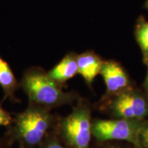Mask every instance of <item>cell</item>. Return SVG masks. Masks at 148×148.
<instances>
[{"mask_svg": "<svg viewBox=\"0 0 148 148\" xmlns=\"http://www.w3.org/2000/svg\"><path fill=\"white\" fill-rule=\"evenodd\" d=\"M19 84L28 98L29 105L49 111L71 99V95L62 91L58 83L53 80L40 66H33L25 70Z\"/></svg>", "mask_w": 148, "mask_h": 148, "instance_id": "cell-2", "label": "cell"}, {"mask_svg": "<svg viewBox=\"0 0 148 148\" xmlns=\"http://www.w3.org/2000/svg\"><path fill=\"white\" fill-rule=\"evenodd\" d=\"M58 130L71 148H88L92 134L89 110L76 107L59 123Z\"/></svg>", "mask_w": 148, "mask_h": 148, "instance_id": "cell-3", "label": "cell"}, {"mask_svg": "<svg viewBox=\"0 0 148 148\" xmlns=\"http://www.w3.org/2000/svg\"><path fill=\"white\" fill-rule=\"evenodd\" d=\"M55 121L54 116L49 110L29 104L25 110L13 116L5 136L12 143L17 142L19 147H39L51 132Z\"/></svg>", "mask_w": 148, "mask_h": 148, "instance_id": "cell-1", "label": "cell"}, {"mask_svg": "<svg viewBox=\"0 0 148 148\" xmlns=\"http://www.w3.org/2000/svg\"><path fill=\"white\" fill-rule=\"evenodd\" d=\"M19 148H24V147H19Z\"/></svg>", "mask_w": 148, "mask_h": 148, "instance_id": "cell-17", "label": "cell"}, {"mask_svg": "<svg viewBox=\"0 0 148 148\" xmlns=\"http://www.w3.org/2000/svg\"><path fill=\"white\" fill-rule=\"evenodd\" d=\"M108 148H117V147H108Z\"/></svg>", "mask_w": 148, "mask_h": 148, "instance_id": "cell-16", "label": "cell"}, {"mask_svg": "<svg viewBox=\"0 0 148 148\" xmlns=\"http://www.w3.org/2000/svg\"><path fill=\"white\" fill-rule=\"evenodd\" d=\"M12 117L10 112L6 111L0 104V125L8 127L12 122Z\"/></svg>", "mask_w": 148, "mask_h": 148, "instance_id": "cell-12", "label": "cell"}, {"mask_svg": "<svg viewBox=\"0 0 148 148\" xmlns=\"http://www.w3.org/2000/svg\"><path fill=\"white\" fill-rule=\"evenodd\" d=\"M100 73L104 79L107 88L110 91H116L127 84L128 81L125 72L115 62L103 63Z\"/></svg>", "mask_w": 148, "mask_h": 148, "instance_id": "cell-7", "label": "cell"}, {"mask_svg": "<svg viewBox=\"0 0 148 148\" xmlns=\"http://www.w3.org/2000/svg\"><path fill=\"white\" fill-rule=\"evenodd\" d=\"M0 86L3 91L2 101L8 99L13 102H18L19 100L15 96L16 90L20 88L19 82L14 76L10 66L0 56Z\"/></svg>", "mask_w": 148, "mask_h": 148, "instance_id": "cell-6", "label": "cell"}, {"mask_svg": "<svg viewBox=\"0 0 148 148\" xmlns=\"http://www.w3.org/2000/svg\"><path fill=\"white\" fill-rule=\"evenodd\" d=\"M113 110L118 116L125 119L145 116L148 107L145 99L134 94H122L113 103Z\"/></svg>", "mask_w": 148, "mask_h": 148, "instance_id": "cell-5", "label": "cell"}, {"mask_svg": "<svg viewBox=\"0 0 148 148\" xmlns=\"http://www.w3.org/2000/svg\"><path fill=\"white\" fill-rule=\"evenodd\" d=\"M137 40L142 49L148 53V23H142L137 30Z\"/></svg>", "mask_w": 148, "mask_h": 148, "instance_id": "cell-10", "label": "cell"}, {"mask_svg": "<svg viewBox=\"0 0 148 148\" xmlns=\"http://www.w3.org/2000/svg\"><path fill=\"white\" fill-rule=\"evenodd\" d=\"M140 137L141 138L143 145L146 148H148V125L143 130H140Z\"/></svg>", "mask_w": 148, "mask_h": 148, "instance_id": "cell-13", "label": "cell"}, {"mask_svg": "<svg viewBox=\"0 0 148 148\" xmlns=\"http://www.w3.org/2000/svg\"><path fill=\"white\" fill-rule=\"evenodd\" d=\"M77 57L74 53L65 56L59 63L47 72L48 75L58 84L72 78L77 73Z\"/></svg>", "mask_w": 148, "mask_h": 148, "instance_id": "cell-8", "label": "cell"}, {"mask_svg": "<svg viewBox=\"0 0 148 148\" xmlns=\"http://www.w3.org/2000/svg\"><path fill=\"white\" fill-rule=\"evenodd\" d=\"M39 148H68L66 146L60 143L58 138H56V136L51 132L45 139L43 140V142L39 145Z\"/></svg>", "mask_w": 148, "mask_h": 148, "instance_id": "cell-11", "label": "cell"}, {"mask_svg": "<svg viewBox=\"0 0 148 148\" xmlns=\"http://www.w3.org/2000/svg\"><path fill=\"white\" fill-rule=\"evenodd\" d=\"M77 73L84 77L86 83L90 84L101 72L102 62L95 54L86 52L77 57Z\"/></svg>", "mask_w": 148, "mask_h": 148, "instance_id": "cell-9", "label": "cell"}, {"mask_svg": "<svg viewBox=\"0 0 148 148\" xmlns=\"http://www.w3.org/2000/svg\"><path fill=\"white\" fill-rule=\"evenodd\" d=\"M147 86H148V75H147Z\"/></svg>", "mask_w": 148, "mask_h": 148, "instance_id": "cell-15", "label": "cell"}, {"mask_svg": "<svg viewBox=\"0 0 148 148\" xmlns=\"http://www.w3.org/2000/svg\"><path fill=\"white\" fill-rule=\"evenodd\" d=\"M140 130L138 125L127 119L98 120L92 124V134L99 140H124L139 143Z\"/></svg>", "mask_w": 148, "mask_h": 148, "instance_id": "cell-4", "label": "cell"}, {"mask_svg": "<svg viewBox=\"0 0 148 148\" xmlns=\"http://www.w3.org/2000/svg\"><path fill=\"white\" fill-rule=\"evenodd\" d=\"M12 141L6 136L0 138V148H8L12 145Z\"/></svg>", "mask_w": 148, "mask_h": 148, "instance_id": "cell-14", "label": "cell"}, {"mask_svg": "<svg viewBox=\"0 0 148 148\" xmlns=\"http://www.w3.org/2000/svg\"><path fill=\"white\" fill-rule=\"evenodd\" d=\"M147 5H148V3H147Z\"/></svg>", "mask_w": 148, "mask_h": 148, "instance_id": "cell-18", "label": "cell"}]
</instances>
